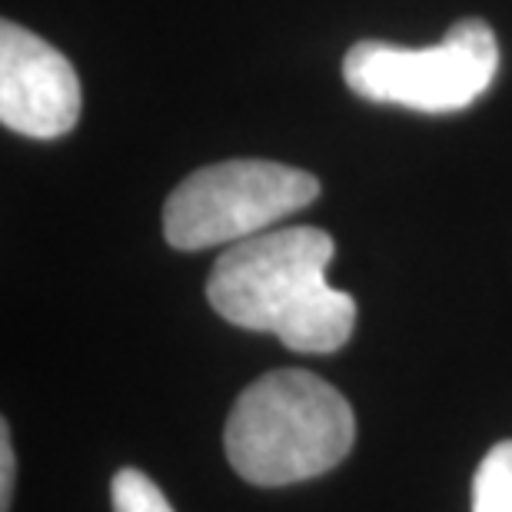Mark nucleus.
<instances>
[{
	"label": "nucleus",
	"instance_id": "nucleus-5",
	"mask_svg": "<svg viewBox=\"0 0 512 512\" xmlns=\"http://www.w3.org/2000/svg\"><path fill=\"white\" fill-rule=\"evenodd\" d=\"M80 120L74 64L27 27H0V124L37 140H54Z\"/></svg>",
	"mask_w": 512,
	"mask_h": 512
},
{
	"label": "nucleus",
	"instance_id": "nucleus-7",
	"mask_svg": "<svg viewBox=\"0 0 512 512\" xmlns=\"http://www.w3.org/2000/svg\"><path fill=\"white\" fill-rule=\"evenodd\" d=\"M110 499L114 512H173L163 489L140 469H120L110 483Z\"/></svg>",
	"mask_w": 512,
	"mask_h": 512
},
{
	"label": "nucleus",
	"instance_id": "nucleus-8",
	"mask_svg": "<svg viewBox=\"0 0 512 512\" xmlns=\"http://www.w3.org/2000/svg\"><path fill=\"white\" fill-rule=\"evenodd\" d=\"M14 446H10V426L7 419L0 423V512H10V496H14Z\"/></svg>",
	"mask_w": 512,
	"mask_h": 512
},
{
	"label": "nucleus",
	"instance_id": "nucleus-4",
	"mask_svg": "<svg viewBox=\"0 0 512 512\" xmlns=\"http://www.w3.org/2000/svg\"><path fill=\"white\" fill-rule=\"evenodd\" d=\"M320 197V180L273 160H227L190 173L163 207V237L173 250L233 247L266 233Z\"/></svg>",
	"mask_w": 512,
	"mask_h": 512
},
{
	"label": "nucleus",
	"instance_id": "nucleus-3",
	"mask_svg": "<svg viewBox=\"0 0 512 512\" xmlns=\"http://www.w3.org/2000/svg\"><path fill=\"white\" fill-rule=\"evenodd\" d=\"M499 44L486 20L466 17L433 47L360 40L343 57V80L356 97L419 114H456L493 87Z\"/></svg>",
	"mask_w": 512,
	"mask_h": 512
},
{
	"label": "nucleus",
	"instance_id": "nucleus-6",
	"mask_svg": "<svg viewBox=\"0 0 512 512\" xmlns=\"http://www.w3.org/2000/svg\"><path fill=\"white\" fill-rule=\"evenodd\" d=\"M473 512H512V439L496 443L473 476Z\"/></svg>",
	"mask_w": 512,
	"mask_h": 512
},
{
	"label": "nucleus",
	"instance_id": "nucleus-1",
	"mask_svg": "<svg viewBox=\"0 0 512 512\" xmlns=\"http://www.w3.org/2000/svg\"><path fill=\"white\" fill-rule=\"evenodd\" d=\"M336 243L316 227L256 233L213 263L207 300L223 320L280 336L296 353H336L353 336L356 300L326 283Z\"/></svg>",
	"mask_w": 512,
	"mask_h": 512
},
{
	"label": "nucleus",
	"instance_id": "nucleus-2",
	"mask_svg": "<svg viewBox=\"0 0 512 512\" xmlns=\"http://www.w3.org/2000/svg\"><path fill=\"white\" fill-rule=\"evenodd\" d=\"M356 416L336 386L306 370L250 383L223 426V449L253 486H293L330 473L353 449Z\"/></svg>",
	"mask_w": 512,
	"mask_h": 512
}]
</instances>
